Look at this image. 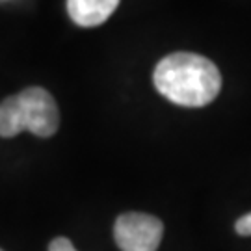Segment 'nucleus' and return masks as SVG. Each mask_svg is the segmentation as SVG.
Returning a JSON list of instances; mask_svg holds the SVG:
<instances>
[{"label": "nucleus", "instance_id": "obj_1", "mask_svg": "<svg viewBox=\"0 0 251 251\" xmlns=\"http://www.w3.org/2000/svg\"><path fill=\"white\" fill-rule=\"evenodd\" d=\"M152 82L160 95L184 108L206 106L222 90V75L216 63L194 52H173L162 58Z\"/></svg>", "mask_w": 251, "mask_h": 251}, {"label": "nucleus", "instance_id": "obj_2", "mask_svg": "<svg viewBox=\"0 0 251 251\" xmlns=\"http://www.w3.org/2000/svg\"><path fill=\"white\" fill-rule=\"evenodd\" d=\"M60 126V110L54 97L43 88H26L0 102V136L13 138L30 130L39 138H50Z\"/></svg>", "mask_w": 251, "mask_h": 251}, {"label": "nucleus", "instance_id": "obj_3", "mask_svg": "<svg viewBox=\"0 0 251 251\" xmlns=\"http://www.w3.org/2000/svg\"><path fill=\"white\" fill-rule=\"evenodd\" d=\"M164 224L156 216L126 212L116 220L114 238L121 251H156L162 242Z\"/></svg>", "mask_w": 251, "mask_h": 251}, {"label": "nucleus", "instance_id": "obj_4", "mask_svg": "<svg viewBox=\"0 0 251 251\" xmlns=\"http://www.w3.org/2000/svg\"><path fill=\"white\" fill-rule=\"evenodd\" d=\"M117 6L119 0H67L69 17L75 25L84 28L102 25Z\"/></svg>", "mask_w": 251, "mask_h": 251}, {"label": "nucleus", "instance_id": "obj_5", "mask_svg": "<svg viewBox=\"0 0 251 251\" xmlns=\"http://www.w3.org/2000/svg\"><path fill=\"white\" fill-rule=\"evenodd\" d=\"M49 251H76V250H75V246L71 244L69 238L58 236V238H54L52 242L49 244Z\"/></svg>", "mask_w": 251, "mask_h": 251}, {"label": "nucleus", "instance_id": "obj_6", "mask_svg": "<svg viewBox=\"0 0 251 251\" xmlns=\"http://www.w3.org/2000/svg\"><path fill=\"white\" fill-rule=\"evenodd\" d=\"M234 229L240 236H251V212L238 218L236 224H234Z\"/></svg>", "mask_w": 251, "mask_h": 251}, {"label": "nucleus", "instance_id": "obj_7", "mask_svg": "<svg viewBox=\"0 0 251 251\" xmlns=\"http://www.w3.org/2000/svg\"><path fill=\"white\" fill-rule=\"evenodd\" d=\"M0 251H4V250H0Z\"/></svg>", "mask_w": 251, "mask_h": 251}]
</instances>
